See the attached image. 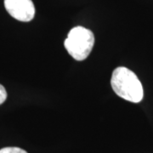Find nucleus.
<instances>
[{"mask_svg":"<svg viewBox=\"0 0 153 153\" xmlns=\"http://www.w3.org/2000/svg\"><path fill=\"white\" fill-rule=\"evenodd\" d=\"M111 85L115 93L126 100L139 103L143 100L144 90L136 74L124 66L116 68L111 79Z\"/></svg>","mask_w":153,"mask_h":153,"instance_id":"nucleus-1","label":"nucleus"},{"mask_svg":"<svg viewBox=\"0 0 153 153\" xmlns=\"http://www.w3.org/2000/svg\"><path fill=\"white\" fill-rule=\"evenodd\" d=\"M94 44V33L82 27L72 28L65 40V48L76 60H83L91 53Z\"/></svg>","mask_w":153,"mask_h":153,"instance_id":"nucleus-2","label":"nucleus"},{"mask_svg":"<svg viewBox=\"0 0 153 153\" xmlns=\"http://www.w3.org/2000/svg\"><path fill=\"white\" fill-rule=\"evenodd\" d=\"M4 7L11 16L20 22H30L35 16L32 0H4Z\"/></svg>","mask_w":153,"mask_h":153,"instance_id":"nucleus-3","label":"nucleus"},{"mask_svg":"<svg viewBox=\"0 0 153 153\" xmlns=\"http://www.w3.org/2000/svg\"><path fill=\"white\" fill-rule=\"evenodd\" d=\"M0 153H27L26 151L18 147H5L0 150Z\"/></svg>","mask_w":153,"mask_h":153,"instance_id":"nucleus-4","label":"nucleus"},{"mask_svg":"<svg viewBox=\"0 0 153 153\" xmlns=\"http://www.w3.org/2000/svg\"><path fill=\"white\" fill-rule=\"evenodd\" d=\"M7 99V92L5 88L0 84V105H2Z\"/></svg>","mask_w":153,"mask_h":153,"instance_id":"nucleus-5","label":"nucleus"}]
</instances>
